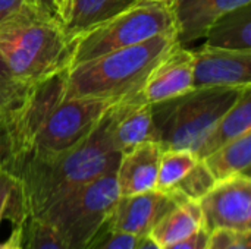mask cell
Returning <instances> with one entry per match:
<instances>
[{"instance_id":"obj_35","label":"cell","mask_w":251,"mask_h":249,"mask_svg":"<svg viewBox=\"0 0 251 249\" xmlns=\"http://www.w3.org/2000/svg\"><path fill=\"white\" fill-rule=\"evenodd\" d=\"M159 1H165V3H168V4H171V6H172L175 0H159Z\"/></svg>"},{"instance_id":"obj_16","label":"cell","mask_w":251,"mask_h":249,"mask_svg":"<svg viewBox=\"0 0 251 249\" xmlns=\"http://www.w3.org/2000/svg\"><path fill=\"white\" fill-rule=\"evenodd\" d=\"M251 132V87L246 88L234 106L216 122L203 139L196 156L199 160L212 154L219 147Z\"/></svg>"},{"instance_id":"obj_2","label":"cell","mask_w":251,"mask_h":249,"mask_svg":"<svg viewBox=\"0 0 251 249\" xmlns=\"http://www.w3.org/2000/svg\"><path fill=\"white\" fill-rule=\"evenodd\" d=\"M0 56L12 76L31 87L69 68L72 41L57 16L25 3L0 22Z\"/></svg>"},{"instance_id":"obj_6","label":"cell","mask_w":251,"mask_h":249,"mask_svg":"<svg viewBox=\"0 0 251 249\" xmlns=\"http://www.w3.org/2000/svg\"><path fill=\"white\" fill-rule=\"evenodd\" d=\"M119 200L115 172L103 175L54 203L38 217L66 249H85L107 226Z\"/></svg>"},{"instance_id":"obj_28","label":"cell","mask_w":251,"mask_h":249,"mask_svg":"<svg viewBox=\"0 0 251 249\" xmlns=\"http://www.w3.org/2000/svg\"><path fill=\"white\" fill-rule=\"evenodd\" d=\"M207 239H209V233L204 229H200L194 235L162 249H206L207 248Z\"/></svg>"},{"instance_id":"obj_33","label":"cell","mask_w":251,"mask_h":249,"mask_svg":"<svg viewBox=\"0 0 251 249\" xmlns=\"http://www.w3.org/2000/svg\"><path fill=\"white\" fill-rule=\"evenodd\" d=\"M134 249H162L150 236H144V238H140L135 248Z\"/></svg>"},{"instance_id":"obj_13","label":"cell","mask_w":251,"mask_h":249,"mask_svg":"<svg viewBox=\"0 0 251 249\" xmlns=\"http://www.w3.org/2000/svg\"><path fill=\"white\" fill-rule=\"evenodd\" d=\"M106 119L110 142L121 154L153 139L151 106L141 98L140 91L116 101L107 110Z\"/></svg>"},{"instance_id":"obj_12","label":"cell","mask_w":251,"mask_h":249,"mask_svg":"<svg viewBox=\"0 0 251 249\" xmlns=\"http://www.w3.org/2000/svg\"><path fill=\"white\" fill-rule=\"evenodd\" d=\"M193 88V51L175 44L151 69L140 90V95L147 104L153 106L182 95Z\"/></svg>"},{"instance_id":"obj_30","label":"cell","mask_w":251,"mask_h":249,"mask_svg":"<svg viewBox=\"0 0 251 249\" xmlns=\"http://www.w3.org/2000/svg\"><path fill=\"white\" fill-rule=\"evenodd\" d=\"M26 0H0V22L21 9Z\"/></svg>"},{"instance_id":"obj_29","label":"cell","mask_w":251,"mask_h":249,"mask_svg":"<svg viewBox=\"0 0 251 249\" xmlns=\"http://www.w3.org/2000/svg\"><path fill=\"white\" fill-rule=\"evenodd\" d=\"M24 227L25 225H18L12 227L9 238L4 242H0V249H22L24 241Z\"/></svg>"},{"instance_id":"obj_25","label":"cell","mask_w":251,"mask_h":249,"mask_svg":"<svg viewBox=\"0 0 251 249\" xmlns=\"http://www.w3.org/2000/svg\"><path fill=\"white\" fill-rule=\"evenodd\" d=\"M206 249H250V233L235 230H213L209 233Z\"/></svg>"},{"instance_id":"obj_10","label":"cell","mask_w":251,"mask_h":249,"mask_svg":"<svg viewBox=\"0 0 251 249\" xmlns=\"http://www.w3.org/2000/svg\"><path fill=\"white\" fill-rule=\"evenodd\" d=\"M194 88L251 87V51L204 44L193 51Z\"/></svg>"},{"instance_id":"obj_22","label":"cell","mask_w":251,"mask_h":249,"mask_svg":"<svg viewBox=\"0 0 251 249\" xmlns=\"http://www.w3.org/2000/svg\"><path fill=\"white\" fill-rule=\"evenodd\" d=\"M216 179L206 167L203 160H199L194 167L169 191L179 203L182 201H196L199 203L213 186Z\"/></svg>"},{"instance_id":"obj_26","label":"cell","mask_w":251,"mask_h":249,"mask_svg":"<svg viewBox=\"0 0 251 249\" xmlns=\"http://www.w3.org/2000/svg\"><path fill=\"white\" fill-rule=\"evenodd\" d=\"M138 238L109 229L107 226L85 249H134Z\"/></svg>"},{"instance_id":"obj_31","label":"cell","mask_w":251,"mask_h":249,"mask_svg":"<svg viewBox=\"0 0 251 249\" xmlns=\"http://www.w3.org/2000/svg\"><path fill=\"white\" fill-rule=\"evenodd\" d=\"M53 1H54V9H56L57 18L62 21V23H65L68 21L69 12H71L72 0H53Z\"/></svg>"},{"instance_id":"obj_27","label":"cell","mask_w":251,"mask_h":249,"mask_svg":"<svg viewBox=\"0 0 251 249\" xmlns=\"http://www.w3.org/2000/svg\"><path fill=\"white\" fill-rule=\"evenodd\" d=\"M15 183H16L15 176L9 170H6L3 167L0 170V223L4 219L6 208L9 205V201H10V197H12Z\"/></svg>"},{"instance_id":"obj_8","label":"cell","mask_w":251,"mask_h":249,"mask_svg":"<svg viewBox=\"0 0 251 249\" xmlns=\"http://www.w3.org/2000/svg\"><path fill=\"white\" fill-rule=\"evenodd\" d=\"M115 103L91 97L65 98L37 134L25 157L51 158L72 150L97 128Z\"/></svg>"},{"instance_id":"obj_5","label":"cell","mask_w":251,"mask_h":249,"mask_svg":"<svg viewBox=\"0 0 251 249\" xmlns=\"http://www.w3.org/2000/svg\"><path fill=\"white\" fill-rule=\"evenodd\" d=\"M157 35L176 37L172 6L159 0H140L110 19L74 37L71 40L69 68Z\"/></svg>"},{"instance_id":"obj_1","label":"cell","mask_w":251,"mask_h":249,"mask_svg":"<svg viewBox=\"0 0 251 249\" xmlns=\"http://www.w3.org/2000/svg\"><path fill=\"white\" fill-rule=\"evenodd\" d=\"M121 156L110 142L104 114L97 128L72 150L51 158L25 157L6 170L16 179L13 198L28 220L94 179L116 172Z\"/></svg>"},{"instance_id":"obj_15","label":"cell","mask_w":251,"mask_h":249,"mask_svg":"<svg viewBox=\"0 0 251 249\" xmlns=\"http://www.w3.org/2000/svg\"><path fill=\"white\" fill-rule=\"evenodd\" d=\"M162 148L153 139L144 141L121 156L116 167L119 197L138 195L156 189Z\"/></svg>"},{"instance_id":"obj_4","label":"cell","mask_w":251,"mask_h":249,"mask_svg":"<svg viewBox=\"0 0 251 249\" xmlns=\"http://www.w3.org/2000/svg\"><path fill=\"white\" fill-rule=\"evenodd\" d=\"M246 88H193L182 95L153 104V141L162 151L188 150L196 154L210 129Z\"/></svg>"},{"instance_id":"obj_23","label":"cell","mask_w":251,"mask_h":249,"mask_svg":"<svg viewBox=\"0 0 251 249\" xmlns=\"http://www.w3.org/2000/svg\"><path fill=\"white\" fill-rule=\"evenodd\" d=\"M22 249H66L54 230L40 219H28L24 227Z\"/></svg>"},{"instance_id":"obj_7","label":"cell","mask_w":251,"mask_h":249,"mask_svg":"<svg viewBox=\"0 0 251 249\" xmlns=\"http://www.w3.org/2000/svg\"><path fill=\"white\" fill-rule=\"evenodd\" d=\"M68 69L31 85L18 107L4 117L0 125L4 128L7 148L4 169L15 166L28 154L37 134L54 109L65 100Z\"/></svg>"},{"instance_id":"obj_11","label":"cell","mask_w":251,"mask_h":249,"mask_svg":"<svg viewBox=\"0 0 251 249\" xmlns=\"http://www.w3.org/2000/svg\"><path fill=\"white\" fill-rule=\"evenodd\" d=\"M178 203L172 194L157 189L138 195L119 197L109 217L107 227L138 239L149 236L153 227Z\"/></svg>"},{"instance_id":"obj_17","label":"cell","mask_w":251,"mask_h":249,"mask_svg":"<svg viewBox=\"0 0 251 249\" xmlns=\"http://www.w3.org/2000/svg\"><path fill=\"white\" fill-rule=\"evenodd\" d=\"M204 38L207 45L251 51V3L224 13Z\"/></svg>"},{"instance_id":"obj_9","label":"cell","mask_w":251,"mask_h":249,"mask_svg":"<svg viewBox=\"0 0 251 249\" xmlns=\"http://www.w3.org/2000/svg\"><path fill=\"white\" fill-rule=\"evenodd\" d=\"M203 229L251 233V178L235 176L216 185L199 201Z\"/></svg>"},{"instance_id":"obj_20","label":"cell","mask_w":251,"mask_h":249,"mask_svg":"<svg viewBox=\"0 0 251 249\" xmlns=\"http://www.w3.org/2000/svg\"><path fill=\"white\" fill-rule=\"evenodd\" d=\"M140 0H72L68 21L63 23L68 37L78 34L110 19Z\"/></svg>"},{"instance_id":"obj_21","label":"cell","mask_w":251,"mask_h":249,"mask_svg":"<svg viewBox=\"0 0 251 249\" xmlns=\"http://www.w3.org/2000/svg\"><path fill=\"white\" fill-rule=\"evenodd\" d=\"M199 161L197 156L188 150H165L162 151L156 189L169 192Z\"/></svg>"},{"instance_id":"obj_18","label":"cell","mask_w":251,"mask_h":249,"mask_svg":"<svg viewBox=\"0 0 251 249\" xmlns=\"http://www.w3.org/2000/svg\"><path fill=\"white\" fill-rule=\"evenodd\" d=\"M200 229H203V216L199 203L182 201L163 216L149 236L160 248H165L194 235Z\"/></svg>"},{"instance_id":"obj_19","label":"cell","mask_w":251,"mask_h":249,"mask_svg":"<svg viewBox=\"0 0 251 249\" xmlns=\"http://www.w3.org/2000/svg\"><path fill=\"white\" fill-rule=\"evenodd\" d=\"M201 160L216 182L235 176H250L251 132L219 147Z\"/></svg>"},{"instance_id":"obj_14","label":"cell","mask_w":251,"mask_h":249,"mask_svg":"<svg viewBox=\"0 0 251 249\" xmlns=\"http://www.w3.org/2000/svg\"><path fill=\"white\" fill-rule=\"evenodd\" d=\"M249 3L251 0H175L172 12L178 44L185 47L204 38L224 13Z\"/></svg>"},{"instance_id":"obj_32","label":"cell","mask_w":251,"mask_h":249,"mask_svg":"<svg viewBox=\"0 0 251 249\" xmlns=\"http://www.w3.org/2000/svg\"><path fill=\"white\" fill-rule=\"evenodd\" d=\"M28 4L46 12V13H50V15H56V9H54V1L53 0H26Z\"/></svg>"},{"instance_id":"obj_24","label":"cell","mask_w":251,"mask_h":249,"mask_svg":"<svg viewBox=\"0 0 251 249\" xmlns=\"http://www.w3.org/2000/svg\"><path fill=\"white\" fill-rule=\"evenodd\" d=\"M28 88L29 87H25L12 76L4 60L0 56V109L4 113V117L18 107V104L25 97Z\"/></svg>"},{"instance_id":"obj_36","label":"cell","mask_w":251,"mask_h":249,"mask_svg":"<svg viewBox=\"0 0 251 249\" xmlns=\"http://www.w3.org/2000/svg\"><path fill=\"white\" fill-rule=\"evenodd\" d=\"M3 169V160H1V156H0V170Z\"/></svg>"},{"instance_id":"obj_3","label":"cell","mask_w":251,"mask_h":249,"mask_svg":"<svg viewBox=\"0 0 251 249\" xmlns=\"http://www.w3.org/2000/svg\"><path fill=\"white\" fill-rule=\"evenodd\" d=\"M178 44L175 35H157L71 66L65 98L91 97L119 101L141 90L156 63Z\"/></svg>"},{"instance_id":"obj_34","label":"cell","mask_w":251,"mask_h":249,"mask_svg":"<svg viewBox=\"0 0 251 249\" xmlns=\"http://www.w3.org/2000/svg\"><path fill=\"white\" fill-rule=\"evenodd\" d=\"M3 119H4V113H3V110L0 109V125L3 123Z\"/></svg>"}]
</instances>
